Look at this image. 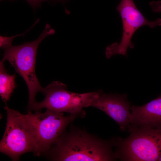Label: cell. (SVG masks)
Here are the masks:
<instances>
[{
	"mask_svg": "<svg viewBox=\"0 0 161 161\" xmlns=\"http://www.w3.org/2000/svg\"><path fill=\"white\" fill-rule=\"evenodd\" d=\"M114 147V138L104 140L72 126L43 155L53 161H115Z\"/></svg>",
	"mask_w": 161,
	"mask_h": 161,
	"instance_id": "6da1fadb",
	"label": "cell"
},
{
	"mask_svg": "<svg viewBox=\"0 0 161 161\" xmlns=\"http://www.w3.org/2000/svg\"><path fill=\"white\" fill-rule=\"evenodd\" d=\"M55 32V30L47 24L42 32L35 40L20 45H11L4 49V54L1 60L4 62L7 61L22 77L27 86L29 93L27 111L36 102L37 93L41 92L44 94L45 92L44 88L41 86L35 73L38 48L45 38Z\"/></svg>",
	"mask_w": 161,
	"mask_h": 161,
	"instance_id": "7a4b0ae2",
	"label": "cell"
},
{
	"mask_svg": "<svg viewBox=\"0 0 161 161\" xmlns=\"http://www.w3.org/2000/svg\"><path fill=\"white\" fill-rule=\"evenodd\" d=\"M129 137L114 138V151L121 161H158L161 153V129L130 125Z\"/></svg>",
	"mask_w": 161,
	"mask_h": 161,
	"instance_id": "3957f363",
	"label": "cell"
},
{
	"mask_svg": "<svg viewBox=\"0 0 161 161\" xmlns=\"http://www.w3.org/2000/svg\"><path fill=\"white\" fill-rule=\"evenodd\" d=\"M27 126L35 145V156L39 157L47 151L56 142L68 125L78 114L64 115V112L47 109L41 111L27 112L24 114Z\"/></svg>",
	"mask_w": 161,
	"mask_h": 161,
	"instance_id": "277c9868",
	"label": "cell"
},
{
	"mask_svg": "<svg viewBox=\"0 0 161 161\" xmlns=\"http://www.w3.org/2000/svg\"><path fill=\"white\" fill-rule=\"evenodd\" d=\"M44 90V99L41 102H36L27 112L40 111L46 108L83 117L85 113L83 108L91 107L102 91L83 93L73 92L67 90L65 84L56 81L49 84Z\"/></svg>",
	"mask_w": 161,
	"mask_h": 161,
	"instance_id": "5b68a950",
	"label": "cell"
},
{
	"mask_svg": "<svg viewBox=\"0 0 161 161\" xmlns=\"http://www.w3.org/2000/svg\"><path fill=\"white\" fill-rule=\"evenodd\" d=\"M7 112L4 132L0 143V151L12 161L19 160L22 154L35 152L34 142L26 122L24 114L11 109L6 104Z\"/></svg>",
	"mask_w": 161,
	"mask_h": 161,
	"instance_id": "8992f818",
	"label": "cell"
},
{
	"mask_svg": "<svg viewBox=\"0 0 161 161\" xmlns=\"http://www.w3.org/2000/svg\"><path fill=\"white\" fill-rule=\"evenodd\" d=\"M116 9L120 15L123 25V33L121 41L107 47L105 51L106 57L122 55L127 57L128 47L132 49L134 45L131 38L135 31L141 27L147 25L151 28L161 26V19L150 21L147 20L138 9L133 0H121Z\"/></svg>",
	"mask_w": 161,
	"mask_h": 161,
	"instance_id": "52a82bcc",
	"label": "cell"
},
{
	"mask_svg": "<svg viewBox=\"0 0 161 161\" xmlns=\"http://www.w3.org/2000/svg\"><path fill=\"white\" fill-rule=\"evenodd\" d=\"M130 105L126 94H106L102 91L91 107L106 113L118 124L121 131H125L130 124Z\"/></svg>",
	"mask_w": 161,
	"mask_h": 161,
	"instance_id": "ba28073f",
	"label": "cell"
},
{
	"mask_svg": "<svg viewBox=\"0 0 161 161\" xmlns=\"http://www.w3.org/2000/svg\"><path fill=\"white\" fill-rule=\"evenodd\" d=\"M130 110V125L161 129V95L144 105H132Z\"/></svg>",
	"mask_w": 161,
	"mask_h": 161,
	"instance_id": "9c48e42d",
	"label": "cell"
},
{
	"mask_svg": "<svg viewBox=\"0 0 161 161\" xmlns=\"http://www.w3.org/2000/svg\"><path fill=\"white\" fill-rule=\"evenodd\" d=\"M4 62H0V95L3 101L6 104L10 100L11 95L16 85L15 74L10 75L7 72Z\"/></svg>",
	"mask_w": 161,
	"mask_h": 161,
	"instance_id": "30bf717a",
	"label": "cell"
},
{
	"mask_svg": "<svg viewBox=\"0 0 161 161\" xmlns=\"http://www.w3.org/2000/svg\"><path fill=\"white\" fill-rule=\"evenodd\" d=\"M39 21L38 20H37L34 23L32 26L26 32L21 34L16 35H15L12 36L10 37H4L0 36V48L3 49H4L5 48L10 46L12 45V43L13 42V39L15 37L17 36H21L23 35L25 33L28 31L35 25Z\"/></svg>",
	"mask_w": 161,
	"mask_h": 161,
	"instance_id": "8fae6325",
	"label": "cell"
},
{
	"mask_svg": "<svg viewBox=\"0 0 161 161\" xmlns=\"http://www.w3.org/2000/svg\"><path fill=\"white\" fill-rule=\"evenodd\" d=\"M33 8L39 6L41 3L43 1L47 0H25Z\"/></svg>",
	"mask_w": 161,
	"mask_h": 161,
	"instance_id": "7c38bea8",
	"label": "cell"
},
{
	"mask_svg": "<svg viewBox=\"0 0 161 161\" xmlns=\"http://www.w3.org/2000/svg\"><path fill=\"white\" fill-rule=\"evenodd\" d=\"M55 1H59V2H64V1H68V0H53Z\"/></svg>",
	"mask_w": 161,
	"mask_h": 161,
	"instance_id": "4fadbf2b",
	"label": "cell"
},
{
	"mask_svg": "<svg viewBox=\"0 0 161 161\" xmlns=\"http://www.w3.org/2000/svg\"><path fill=\"white\" fill-rule=\"evenodd\" d=\"M158 161H161V153L160 155L159 158L158 159Z\"/></svg>",
	"mask_w": 161,
	"mask_h": 161,
	"instance_id": "5bb4252c",
	"label": "cell"
},
{
	"mask_svg": "<svg viewBox=\"0 0 161 161\" xmlns=\"http://www.w3.org/2000/svg\"><path fill=\"white\" fill-rule=\"evenodd\" d=\"M2 0H0V1H2Z\"/></svg>",
	"mask_w": 161,
	"mask_h": 161,
	"instance_id": "9a60e30c",
	"label": "cell"
}]
</instances>
